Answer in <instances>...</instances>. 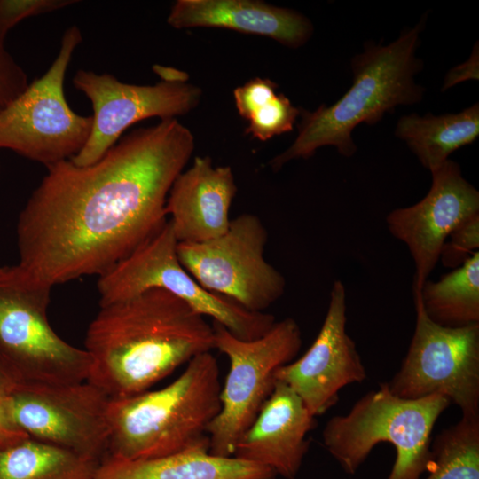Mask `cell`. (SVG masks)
<instances>
[{
	"mask_svg": "<svg viewBox=\"0 0 479 479\" xmlns=\"http://www.w3.org/2000/svg\"><path fill=\"white\" fill-rule=\"evenodd\" d=\"M193 149L191 130L169 118L128 134L90 165L47 167L18 218L12 274L51 288L106 272L168 221L169 190Z\"/></svg>",
	"mask_w": 479,
	"mask_h": 479,
	"instance_id": "cell-1",
	"label": "cell"
},
{
	"mask_svg": "<svg viewBox=\"0 0 479 479\" xmlns=\"http://www.w3.org/2000/svg\"><path fill=\"white\" fill-rule=\"evenodd\" d=\"M214 348L205 317L166 290L149 289L102 306L90 322L86 381L110 398L133 396Z\"/></svg>",
	"mask_w": 479,
	"mask_h": 479,
	"instance_id": "cell-2",
	"label": "cell"
},
{
	"mask_svg": "<svg viewBox=\"0 0 479 479\" xmlns=\"http://www.w3.org/2000/svg\"><path fill=\"white\" fill-rule=\"evenodd\" d=\"M221 388L217 360L208 351L194 357L160 389L110 398L105 458L136 460L208 452V428L221 409Z\"/></svg>",
	"mask_w": 479,
	"mask_h": 479,
	"instance_id": "cell-3",
	"label": "cell"
},
{
	"mask_svg": "<svg viewBox=\"0 0 479 479\" xmlns=\"http://www.w3.org/2000/svg\"><path fill=\"white\" fill-rule=\"evenodd\" d=\"M422 25L421 20L388 45H365L364 52L351 60V87L333 105L300 113L295 140L271 161V168L278 170L294 159H308L326 145L335 146L343 156H352L357 146L351 133L358 124H374L397 106L420 101L424 88L415 82L414 76L422 67L415 57Z\"/></svg>",
	"mask_w": 479,
	"mask_h": 479,
	"instance_id": "cell-4",
	"label": "cell"
},
{
	"mask_svg": "<svg viewBox=\"0 0 479 479\" xmlns=\"http://www.w3.org/2000/svg\"><path fill=\"white\" fill-rule=\"evenodd\" d=\"M450 404L441 395L402 398L382 382L347 414L326 422L323 444L342 469L353 475L376 444L389 443L396 449V459L388 479H420L430 466L432 430Z\"/></svg>",
	"mask_w": 479,
	"mask_h": 479,
	"instance_id": "cell-5",
	"label": "cell"
},
{
	"mask_svg": "<svg viewBox=\"0 0 479 479\" xmlns=\"http://www.w3.org/2000/svg\"><path fill=\"white\" fill-rule=\"evenodd\" d=\"M169 220L131 254L100 275V307L161 288L186 302L201 316L211 318L234 336L254 340L276 323L265 312L246 310L236 302L203 288L182 266Z\"/></svg>",
	"mask_w": 479,
	"mask_h": 479,
	"instance_id": "cell-6",
	"label": "cell"
},
{
	"mask_svg": "<svg viewBox=\"0 0 479 479\" xmlns=\"http://www.w3.org/2000/svg\"><path fill=\"white\" fill-rule=\"evenodd\" d=\"M212 326L215 348L227 356L230 368L221 388V409L208 428V452L233 457L239 439L271 395L277 371L298 354L302 334L292 318L254 340L240 339L214 321Z\"/></svg>",
	"mask_w": 479,
	"mask_h": 479,
	"instance_id": "cell-7",
	"label": "cell"
},
{
	"mask_svg": "<svg viewBox=\"0 0 479 479\" xmlns=\"http://www.w3.org/2000/svg\"><path fill=\"white\" fill-rule=\"evenodd\" d=\"M82 41L80 28L69 27L49 69L0 112V148L46 167L70 160L82 149L92 115L75 113L64 94L66 73Z\"/></svg>",
	"mask_w": 479,
	"mask_h": 479,
	"instance_id": "cell-8",
	"label": "cell"
},
{
	"mask_svg": "<svg viewBox=\"0 0 479 479\" xmlns=\"http://www.w3.org/2000/svg\"><path fill=\"white\" fill-rule=\"evenodd\" d=\"M51 289L0 268V350L16 383L87 380L89 353L62 340L49 323Z\"/></svg>",
	"mask_w": 479,
	"mask_h": 479,
	"instance_id": "cell-9",
	"label": "cell"
},
{
	"mask_svg": "<svg viewBox=\"0 0 479 479\" xmlns=\"http://www.w3.org/2000/svg\"><path fill=\"white\" fill-rule=\"evenodd\" d=\"M413 291L415 328L399 370L386 382L394 395L447 397L466 416L479 415V323L450 327L425 313Z\"/></svg>",
	"mask_w": 479,
	"mask_h": 479,
	"instance_id": "cell-10",
	"label": "cell"
},
{
	"mask_svg": "<svg viewBox=\"0 0 479 479\" xmlns=\"http://www.w3.org/2000/svg\"><path fill=\"white\" fill-rule=\"evenodd\" d=\"M268 232L253 214L232 219L221 236L199 243L178 242L182 266L206 290L247 310L263 312L285 293L284 276L264 257Z\"/></svg>",
	"mask_w": 479,
	"mask_h": 479,
	"instance_id": "cell-11",
	"label": "cell"
},
{
	"mask_svg": "<svg viewBox=\"0 0 479 479\" xmlns=\"http://www.w3.org/2000/svg\"><path fill=\"white\" fill-rule=\"evenodd\" d=\"M161 80L153 85L122 82L110 74L80 69L73 84L91 102L93 122L89 139L70 161L88 166L98 161L136 122L152 118H176L192 110L201 90L187 82L188 75L173 68L159 67Z\"/></svg>",
	"mask_w": 479,
	"mask_h": 479,
	"instance_id": "cell-12",
	"label": "cell"
},
{
	"mask_svg": "<svg viewBox=\"0 0 479 479\" xmlns=\"http://www.w3.org/2000/svg\"><path fill=\"white\" fill-rule=\"evenodd\" d=\"M15 423L29 436L99 462L107 449L110 397L89 381L16 383L4 391Z\"/></svg>",
	"mask_w": 479,
	"mask_h": 479,
	"instance_id": "cell-13",
	"label": "cell"
},
{
	"mask_svg": "<svg viewBox=\"0 0 479 479\" xmlns=\"http://www.w3.org/2000/svg\"><path fill=\"white\" fill-rule=\"evenodd\" d=\"M432 183L419 202L390 211L389 232L404 243L415 265L412 289L420 290L439 262L449 234L467 218L479 215V192L462 176L459 164L447 160L431 171Z\"/></svg>",
	"mask_w": 479,
	"mask_h": 479,
	"instance_id": "cell-14",
	"label": "cell"
},
{
	"mask_svg": "<svg viewBox=\"0 0 479 479\" xmlns=\"http://www.w3.org/2000/svg\"><path fill=\"white\" fill-rule=\"evenodd\" d=\"M346 289L334 282L322 326L309 349L281 366L276 381L291 388L313 416L325 413L339 399L344 387L366 378L355 342L348 334Z\"/></svg>",
	"mask_w": 479,
	"mask_h": 479,
	"instance_id": "cell-15",
	"label": "cell"
},
{
	"mask_svg": "<svg viewBox=\"0 0 479 479\" xmlns=\"http://www.w3.org/2000/svg\"><path fill=\"white\" fill-rule=\"evenodd\" d=\"M315 424V416L301 397L277 381L271 395L239 439L233 457L294 479L309 448L307 436Z\"/></svg>",
	"mask_w": 479,
	"mask_h": 479,
	"instance_id": "cell-16",
	"label": "cell"
},
{
	"mask_svg": "<svg viewBox=\"0 0 479 479\" xmlns=\"http://www.w3.org/2000/svg\"><path fill=\"white\" fill-rule=\"evenodd\" d=\"M237 192L229 166H214L208 157H195L192 165L174 181L166 202L178 242L199 243L223 235L229 228V212Z\"/></svg>",
	"mask_w": 479,
	"mask_h": 479,
	"instance_id": "cell-17",
	"label": "cell"
},
{
	"mask_svg": "<svg viewBox=\"0 0 479 479\" xmlns=\"http://www.w3.org/2000/svg\"><path fill=\"white\" fill-rule=\"evenodd\" d=\"M167 21L177 29L219 27L263 35L291 48L303 45L313 31L300 12L256 0H177Z\"/></svg>",
	"mask_w": 479,
	"mask_h": 479,
	"instance_id": "cell-18",
	"label": "cell"
},
{
	"mask_svg": "<svg viewBox=\"0 0 479 479\" xmlns=\"http://www.w3.org/2000/svg\"><path fill=\"white\" fill-rule=\"evenodd\" d=\"M270 467L208 452H181L148 459L104 458L93 479H276Z\"/></svg>",
	"mask_w": 479,
	"mask_h": 479,
	"instance_id": "cell-19",
	"label": "cell"
},
{
	"mask_svg": "<svg viewBox=\"0 0 479 479\" xmlns=\"http://www.w3.org/2000/svg\"><path fill=\"white\" fill-rule=\"evenodd\" d=\"M395 133L431 172L449 160L452 153L476 139L479 105L474 104L457 114L403 115Z\"/></svg>",
	"mask_w": 479,
	"mask_h": 479,
	"instance_id": "cell-20",
	"label": "cell"
},
{
	"mask_svg": "<svg viewBox=\"0 0 479 479\" xmlns=\"http://www.w3.org/2000/svg\"><path fill=\"white\" fill-rule=\"evenodd\" d=\"M417 291L435 323L450 327L479 323V251L438 280H426Z\"/></svg>",
	"mask_w": 479,
	"mask_h": 479,
	"instance_id": "cell-21",
	"label": "cell"
},
{
	"mask_svg": "<svg viewBox=\"0 0 479 479\" xmlns=\"http://www.w3.org/2000/svg\"><path fill=\"white\" fill-rule=\"evenodd\" d=\"M99 463L28 436L0 449V479H93Z\"/></svg>",
	"mask_w": 479,
	"mask_h": 479,
	"instance_id": "cell-22",
	"label": "cell"
},
{
	"mask_svg": "<svg viewBox=\"0 0 479 479\" xmlns=\"http://www.w3.org/2000/svg\"><path fill=\"white\" fill-rule=\"evenodd\" d=\"M430 451L426 479H479V415H462L435 437Z\"/></svg>",
	"mask_w": 479,
	"mask_h": 479,
	"instance_id": "cell-23",
	"label": "cell"
},
{
	"mask_svg": "<svg viewBox=\"0 0 479 479\" xmlns=\"http://www.w3.org/2000/svg\"><path fill=\"white\" fill-rule=\"evenodd\" d=\"M300 113L284 94H276L251 114L245 131L261 141L269 140L292 131Z\"/></svg>",
	"mask_w": 479,
	"mask_h": 479,
	"instance_id": "cell-24",
	"label": "cell"
},
{
	"mask_svg": "<svg viewBox=\"0 0 479 479\" xmlns=\"http://www.w3.org/2000/svg\"><path fill=\"white\" fill-rule=\"evenodd\" d=\"M479 248V215L459 224L446 239L439 261L448 268L460 266Z\"/></svg>",
	"mask_w": 479,
	"mask_h": 479,
	"instance_id": "cell-25",
	"label": "cell"
},
{
	"mask_svg": "<svg viewBox=\"0 0 479 479\" xmlns=\"http://www.w3.org/2000/svg\"><path fill=\"white\" fill-rule=\"evenodd\" d=\"M78 2L76 0H0V43H4L9 31L21 20L52 12Z\"/></svg>",
	"mask_w": 479,
	"mask_h": 479,
	"instance_id": "cell-26",
	"label": "cell"
},
{
	"mask_svg": "<svg viewBox=\"0 0 479 479\" xmlns=\"http://www.w3.org/2000/svg\"><path fill=\"white\" fill-rule=\"evenodd\" d=\"M23 67L0 43V112L17 98L28 86Z\"/></svg>",
	"mask_w": 479,
	"mask_h": 479,
	"instance_id": "cell-27",
	"label": "cell"
},
{
	"mask_svg": "<svg viewBox=\"0 0 479 479\" xmlns=\"http://www.w3.org/2000/svg\"><path fill=\"white\" fill-rule=\"evenodd\" d=\"M275 82L260 77L237 87L233 91V97L239 114L247 121L257 108L277 94Z\"/></svg>",
	"mask_w": 479,
	"mask_h": 479,
	"instance_id": "cell-28",
	"label": "cell"
},
{
	"mask_svg": "<svg viewBox=\"0 0 479 479\" xmlns=\"http://www.w3.org/2000/svg\"><path fill=\"white\" fill-rule=\"evenodd\" d=\"M28 436L15 423L0 390V449L13 445Z\"/></svg>",
	"mask_w": 479,
	"mask_h": 479,
	"instance_id": "cell-29",
	"label": "cell"
},
{
	"mask_svg": "<svg viewBox=\"0 0 479 479\" xmlns=\"http://www.w3.org/2000/svg\"><path fill=\"white\" fill-rule=\"evenodd\" d=\"M14 384L16 381L0 350V390L5 391Z\"/></svg>",
	"mask_w": 479,
	"mask_h": 479,
	"instance_id": "cell-30",
	"label": "cell"
}]
</instances>
